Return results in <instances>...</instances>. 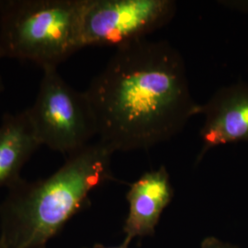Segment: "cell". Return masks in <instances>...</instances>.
<instances>
[{
	"label": "cell",
	"instance_id": "ba28073f",
	"mask_svg": "<svg viewBox=\"0 0 248 248\" xmlns=\"http://www.w3.org/2000/svg\"><path fill=\"white\" fill-rule=\"evenodd\" d=\"M28 109L5 114L0 124V187L15 185L20 172L41 146Z\"/></svg>",
	"mask_w": 248,
	"mask_h": 248
},
{
	"label": "cell",
	"instance_id": "7c38bea8",
	"mask_svg": "<svg viewBox=\"0 0 248 248\" xmlns=\"http://www.w3.org/2000/svg\"><path fill=\"white\" fill-rule=\"evenodd\" d=\"M3 90H4V83H3V79H2V76L0 74V95L3 92Z\"/></svg>",
	"mask_w": 248,
	"mask_h": 248
},
{
	"label": "cell",
	"instance_id": "52a82bcc",
	"mask_svg": "<svg viewBox=\"0 0 248 248\" xmlns=\"http://www.w3.org/2000/svg\"><path fill=\"white\" fill-rule=\"evenodd\" d=\"M174 196L169 171L165 166L146 172L129 187L126 199L129 213L124 224L125 240L155 233L164 210Z\"/></svg>",
	"mask_w": 248,
	"mask_h": 248
},
{
	"label": "cell",
	"instance_id": "3957f363",
	"mask_svg": "<svg viewBox=\"0 0 248 248\" xmlns=\"http://www.w3.org/2000/svg\"><path fill=\"white\" fill-rule=\"evenodd\" d=\"M86 0H8L0 13V59L57 68L84 48Z\"/></svg>",
	"mask_w": 248,
	"mask_h": 248
},
{
	"label": "cell",
	"instance_id": "8fae6325",
	"mask_svg": "<svg viewBox=\"0 0 248 248\" xmlns=\"http://www.w3.org/2000/svg\"><path fill=\"white\" fill-rule=\"evenodd\" d=\"M7 1H8V0H0V13H1V11L4 9V7L6 6Z\"/></svg>",
	"mask_w": 248,
	"mask_h": 248
},
{
	"label": "cell",
	"instance_id": "5b68a950",
	"mask_svg": "<svg viewBox=\"0 0 248 248\" xmlns=\"http://www.w3.org/2000/svg\"><path fill=\"white\" fill-rule=\"evenodd\" d=\"M173 0H86L82 41L88 46H115L147 38L177 13Z\"/></svg>",
	"mask_w": 248,
	"mask_h": 248
},
{
	"label": "cell",
	"instance_id": "30bf717a",
	"mask_svg": "<svg viewBox=\"0 0 248 248\" xmlns=\"http://www.w3.org/2000/svg\"><path fill=\"white\" fill-rule=\"evenodd\" d=\"M131 242L124 239V242L122 243V245L118 246V247H104L102 245H95L93 248H129V245Z\"/></svg>",
	"mask_w": 248,
	"mask_h": 248
},
{
	"label": "cell",
	"instance_id": "8992f818",
	"mask_svg": "<svg viewBox=\"0 0 248 248\" xmlns=\"http://www.w3.org/2000/svg\"><path fill=\"white\" fill-rule=\"evenodd\" d=\"M200 114L204 123L197 163L216 146L248 141V85L235 84L217 90L207 102L198 104L196 115Z\"/></svg>",
	"mask_w": 248,
	"mask_h": 248
},
{
	"label": "cell",
	"instance_id": "6da1fadb",
	"mask_svg": "<svg viewBox=\"0 0 248 248\" xmlns=\"http://www.w3.org/2000/svg\"><path fill=\"white\" fill-rule=\"evenodd\" d=\"M98 140L113 153L149 149L181 133L196 116L186 63L166 40L116 48L85 91Z\"/></svg>",
	"mask_w": 248,
	"mask_h": 248
},
{
	"label": "cell",
	"instance_id": "7a4b0ae2",
	"mask_svg": "<svg viewBox=\"0 0 248 248\" xmlns=\"http://www.w3.org/2000/svg\"><path fill=\"white\" fill-rule=\"evenodd\" d=\"M113 152L98 141L66 156L50 177L21 178L0 203V243L5 248H45L65 223L89 205V195L114 180Z\"/></svg>",
	"mask_w": 248,
	"mask_h": 248
},
{
	"label": "cell",
	"instance_id": "9c48e42d",
	"mask_svg": "<svg viewBox=\"0 0 248 248\" xmlns=\"http://www.w3.org/2000/svg\"><path fill=\"white\" fill-rule=\"evenodd\" d=\"M202 248H237L231 244L224 243L215 237H208L202 243Z\"/></svg>",
	"mask_w": 248,
	"mask_h": 248
},
{
	"label": "cell",
	"instance_id": "277c9868",
	"mask_svg": "<svg viewBox=\"0 0 248 248\" xmlns=\"http://www.w3.org/2000/svg\"><path fill=\"white\" fill-rule=\"evenodd\" d=\"M27 109L41 144L65 156L98 136L85 91L72 88L57 68L44 70L35 101Z\"/></svg>",
	"mask_w": 248,
	"mask_h": 248
},
{
	"label": "cell",
	"instance_id": "4fadbf2b",
	"mask_svg": "<svg viewBox=\"0 0 248 248\" xmlns=\"http://www.w3.org/2000/svg\"><path fill=\"white\" fill-rule=\"evenodd\" d=\"M0 248H5L3 246H2V244H1V243H0Z\"/></svg>",
	"mask_w": 248,
	"mask_h": 248
}]
</instances>
